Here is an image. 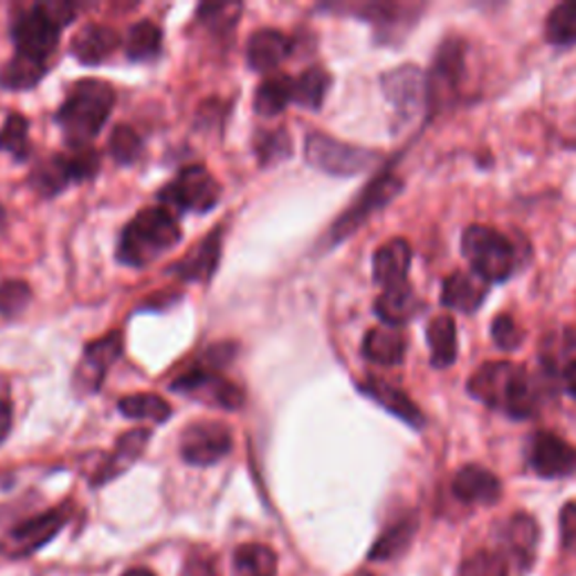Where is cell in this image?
Wrapping results in <instances>:
<instances>
[{
  "instance_id": "6da1fadb",
  "label": "cell",
  "mask_w": 576,
  "mask_h": 576,
  "mask_svg": "<svg viewBox=\"0 0 576 576\" xmlns=\"http://www.w3.org/2000/svg\"><path fill=\"white\" fill-rule=\"evenodd\" d=\"M469 395L511 419H530L541 406V392L530 371L511 360H491L475 369Z\"/></svg>"
},
{
  "instance_id": "7a4b0ae2",
  "label": "cell",
  "mask_w": 576,
  "mask_h": 576,
  "mask_svg": "<svg viewBox=\"0 0 576 576\" xmlns=\"http://www.w3.org/2000/svg\"><path fill=\"white\" fill-rule=\"evenodd\" d=\"M180 241V226L176 214L167 208H147L132 223L124 228L119 237L117 258L124 266L145 269L160 254L176 248Z\"/></svg>"
},
{
  "instance_id": "3957f363",
  "label": "cell",
  "mask_w": 576,
  "mask_h": 576,
  "mask_svg": "<svg viewBox=\"0 0 576 576\" xmlns=\"http://www.w3.org/2000/svg\"><path fill=\"white\" fill-rule=\"evenodd\" d=\"M115 104V91L102 80H82L61 104L56 119L71 147H86L102 132Z\"/></svg>"
},
{
  "instance_id": "277c9868",
  "label": "cell",
  "mask_w": 576,
  "mask_h": 576,
  "mask_svg": "<svg viewBox=\"0 0 576 576\" xmlns=\"http://www.w3.org/2000/svg\"><path fill=\"white\" fill-rule=\"evenodd\" d=\"M73 3H41L30 8L12 28L17 52L43 61L54 52L61 30L75 21Z\"/></svg>"
},
{
  "instance_id": "5b68a950",
  "label": "cell",
  "mask_w": 576,
  "mask_h": 576,
  "mask_svg": "<svg viewBox=\"0 0 576 576\" xmlns=\"http://www.w3.org/2000/svg\"><path fill=\"white\" fill-rule=\"evenodd\" d=\"M462 252L473 273L486 284L504 282L519 266V248L489 226H471L462 234Z\"/></svg>"
},
{
  "instance_id": "8992f818",
  "label": "cell",
  "mask_w": 576,
  "mask_h": 576,
  "mask_svg": "<svg viewBox=\"0 0 576 576\" xmlns=\"http://www.w3.org/2000/svg\"><path fill=\"white\" fill-rule=\"evenodd\" d=\"M467 71V43L460 36H446L432 59L428 86V113H439L451 106L460 93Z\"/></svg>"
},
{
  "instance_id": "52a82bcc",
  "label": "cell",
  "mask_w": 576,
  "mask_h": 576,
  "mask_svg": "<svg viewBox=\"0 0 576 576\" xmlns=\"http://www.w3.org/2000/svg\"><path fill=\"white\" fill-rule=\"evenodd\" d=\"M221 197V185L217 178L203 167L191 165L182 169L176 180H171L167 187L160 189V203L169 212H197L206 214L217 208Z\"/></svg>"
},
{
  "instance_id": "ba28073f",
  "label": "cell",
  "mask_w": 576,
  "mask_h": 576,
  "mask_svg": "<svg viewBox=\"0 0 576 576\" xmlns=\"http://www.w3.org/2000/svg\"><path fill=\"white\" fill-rule=\"evenodd\" d=\"M304 156L313 167L332 176H358L380 160L374 149L347 145L320 132L306 136Z\"/></svg>"
},
{
  "instance_id": "9c48e42d",
  "label": "cell",
  "mask_w": 576,
  "mask_h": 576,
  "mask_svg": "<svg viewBox=\"0 0 576 576\" xmlns=\"http://www.w3.org/2000/svg\"><path fill=\"white\" fill-rule=\"evenodd\" d=\"M404 189V180L392 174V171H383L380 176H376L367 187L363 195L358 197V201L334 223L332 228V241L338 243L347 237H352L376 210L386 208L392 199H397Z\"/></svg>"
},
{
  "instance_id": "30bf717a",
  "label": "cell",
  "mask_w": 576,
  "mask_h": 576,
  "mask_svg": "<svg viewBox=\"0 0 576 576\" xmlns=\"http://www.w3.org/2000/svg\"><path fill=\"white\" fill-rule=\"evenodd\" d=\"M171 390L187 399L221 410H239L243 406V392L234 383L206 367L182 374L178 380L171 383Z\"/></svg>"
},
{
  "instance_id": "8fae6325",
  "label": "cell",
  "mask_w": 576,
  "mask_h": 576,
  "mask_svg": "<svg viewBox=\"0 0 576 576\" xmlns=\"http://www.w3.org/2000/svg\"><path fill=\"white\" fill-rule=\"evenodd\" d=\"M232 451V432L219 421H197L180 434V455L187 464L210 467Z\"/></svg>"
},
{
  "instance_id": "7c38bea8",
  "label": "cell",
  "mask_w": 576,
  "mask_h": 576,
  "mask_svg": "<svg viewBox=\"0 0 576 576\" xmlns=\"http://www.w3.org/2000/svg\"><path fill=\"white\" fill-rule=\"evenodd\" d=\"M383 95L392 104L401 122L415 119L417 113L428 108V86L426 73L417 66H399L380 77Z\"/></svg>"
},
{
  "instance_id": "4fadbf2b",
  "label": "cell",
  "mask_w": 576,
  "mask_h": 576,
  "mask_svg": "<svg viewBox=\"0 0 576 576\" xmlns=\"http://www.w3.org/2000/svg\"><path fill=\"white\" fill-rule=\"evenodd\" d=\"M71 519V504H61L54 506L45 514L25 521L23 525L14 527L12 532L6 534L3 543H0V549L8 556H28L32 552H36L39 547H43L45 543H50L56 532L69 523Z\"/></svg>"
},
{
  "instance_id": "5bb4252c",
  "label": "cell",
  "mask_w": 576,
  "mask_h": 576,
  "mask_svg": "<svg viewBox=\"0 0 576 576\" xmlns=\"http://www.w3.org/2000/svg\"><path fill=\"white\" fill-rule=\"evenodd\" d=\"M122 349H124L122 332H111L86 347L73 380L77 395H93L102 388L104 376L108 374L113 363L122 356Z\"/></svg>"
},
{
  "instance_id": "9a60e30c",
  "label": "cell",
  "mask_w": 576,
  "mask_h": 576,
  "mask_svg": "<svg viewBox=\"0 0 576 576\" xmlns=\"http://www.w3.org/2000/svg\"><path fill=\"white\" fill-rule=\"evenodd\" d=\"M530 464L545 480L569 478L576 473V446L554 432L541 430L530 443Z\"/></svg>"
},
{
  "instance_id": "2e32d148",
  "label": "cell",
  "mask_w": 576,
  "mask_h": 576,
  "mask_svg": "<svg viewBox=\"0 0 576 576\" xmlns=\"http://www.w3.org/2000/svg\"><path fill=\"white\" fill-rule=\"evenodd\" d=\"M349 12L358 14L363 21L371 23L376 28V34L380 41H386L388 36L395 34H406L423 12V6H412V3H360L352 6Z\"/></svg>"
},
{
  "instance_id": "e0dca14e",
  "label": "cell",
  "mask_w": 576,
  "mask_h": 576,
  "mask_svg": "<svg viewBox=\"0 0 576 576\" xmlns=\"http://www.w3.org/2000/svg\"><path fill=\"white\" fill-rule=\"evenodd\" d=\"M412 266V248L406 239H390L374 252V282L383 289L408 284V273Z\"/></svg>"
},
{
  "instance_id": "ac0fdd59",
  "label": "cell",
  "mask_w": 576,
  "mask_h": 576,
  "mask_svg": "<svg viewBox=\"0 0 576 576\" xmlns=\"http://www.w3.org/2000/svg\"><path fill=\"white\" fill-rule=\"evenodd\" d=\"M358 388H360L363 395H367L380 408H386L390 415H395L401 421H406L410 428L421 430L426 426V415L421 412V408L404 390L390 386V383L371 376L365 383H360Z\"/></svg>"
},
{
  "instance_id": "d6986e66",
  "label": "cell",
  "mask_w": 576,
  "mask_h": 576,
  "mask_svg": "<svg viewBox=\"0 0 576 576\" xmlns=\"http://www.w3.org/2000/svg\"><path fill=\"white\" fill-rule=\"evenodd\" d=\"M453 495L464 502V504H495L502 495V484L498 480L495 473L478 467V464H469L462 467L455 478H453Z\"/></svg>"
},
{
  "instance_id": "ffe728a7",
  "label": "cell",
  "mask_w": 576,
  "mask_h": 576,
  "mask_svg": "<svg viewBox=\"0 0 576 576\" xmlns=\"http://www.w3.org/2000/svg\"><path fill=\"white\" fill-rule=\"evenodd\" d=\"M149 439H151V430H147V428H136V430L124 432L115 443V451L100 467L93 484L95 486L106 484V482L115 480L117 475H122L124 471H129L132 464H136L140 460V455L145 453Z\"/></svg>"
},
{
  "instance_id": "44dd1931",
  "label": "cell",
  "mask_w": 576,
  "mask_h": 576,
  "mask_svg": "<svg viewBox=\"0 0 576 576\" xmlns=\"http://www.w3.org/2000/svg\"><path fill=\"white\" fill-rule=\"evenodd\" d=\"M291 39L273 28L254 32L245 45V56L250 69L260 71V73H269L275 71L280 63H284L291 54Z\"/></svg>"
},
{
  "instance_id": "7402d4cb",
  "label": "cell",
  "mask_w": 576,
  "mask_h": 576,
  "mask_svg": "<svg viewBox=\"0 0 576 576\" xmlns=\"http://www.w3.org/2000/svg\"><path fill=\"white\" fill-rule=\"evenodd\" d=\"M486 295L489 284L475 273L464 271L448 275L441 286V304L460 313H475L486 300Z\"/></svg>"
},
{
  "instance_id": "603a6c76",
  "label": "cell",
  "mask_w": 576,
  "mask_h": 576,
  "mask_svg": "<svg viewBox=\"0 0 576 576\" xmlns=\"http://www.w3.org/2000/svg\"><path fill=\"white\" fill-rule=\"evenodd\" d=\"M219 260H221V234L219 230H214L199 245H195V250L185 254L180 262H176L169 271L185 282H208L214 275Z\"/></svg>"
},
{
  "instance_id": "cb8c5ba5",
  "label": "cell",
  "mask_w": 576,
  "mask_h": 576,
  "mask_svg": "<svg viewBox=\"0 0 576 576\" xmlns=\"http://www.w3.org/2000/svg\"><path fill=\"white\" fill-rule=\"evenodd\" d=\"M419 308H421V302H419L417 293L412 291L410 282L383 289V293L374 302V313L378 315L380 323L388 327H397V329L408 325L410 320L419 313Z\"/></svg>"
},
{
  "instance_id": "d4e9b609",
  "label": "cell",
  "mask_w": 576,
  "mask_h": 576,
  "mask_svg": "<svg viewBox=\"0 0 576 576\" xmlns=\"http://www.w3.org/2000/svg\"><path fill=\"white\" fill-rule=\"evenodd\" d=\"M538 545V525L527 514H516L504 527V554L514 561L519 569H527L534 563Z\"/></svg>"
},
{
  "instance_id": "484cf974",
  "label": "cell",
  "mask_w": 576,
  "mask_h": 576,
  "mask_svg": "<svg viewBox=\"0 0 576 576\" xmlns=\"http://www.w3.org/2000/svg\"><path fill=\"white\" fill-rule=\"evenodd\" d=\"M119 45V36L113 28L91 23L77 32V36L71 43V52L84 66H97V63L106 61L115 48Z\"/></svg>"
},
{
  "instance_id": "4316f807",
  "label": "cell",
  "mask_w": 576,
  "mask_h": 576,
  "mask_svg": "<svg viewBox=\"0 0 576 576\" xmlns=\"http://www.w3.org/2000/svg\"><path fill=\"white\" fill-rule=\"evenodd\" d=\"M406 336L401 329L397 327H388V325H380L374 327L365 334L363 341V356L369 363L376 365H386V367H395L401 365L406 358Z\"/></svg>"
},
{
  "instance_id": "83f0119b",
  "label": "cell",
  "mask_w": 576,
  "mask_h": 576,
  "mask_svg": "<svg viewBox=\"0 0 576 576\" xmlns=\"http://www.w3.org/2000/svg\"><path fill=\"white\" fill-rule=\"evenodd\" d=\"M71 182H75V174L69 154H52L50 158L34 165L30 174V185L45 199L56 197Z\"/></svg>"
},
{
  "instance_id": "f1b7e54d",
  "label": "cell",
  "mask_w": 576,
  "mask_h": 576,
  "mask_svg": "<svg viewBox=\"0 0 576 576\" xmlns=\"http://www.w3.org/2000/svg\"><path fill=\"white\" fill-rule=\"evenodd\" d=\"M426 336L432 367L446 369L458 360V325L451 315H437L428 325Z\"/></svg>"
},
{
  "instance_id": "f546056e",
  "label": "cell",
  "mask_w": 576,
  "mask_h": 576,
  "mask_svg": "<svg viewBox=\"0 0 576 576\" xmlns=\"http://www.w3.org/2000/svg\"><path fill=\"white\" fill-rule=\"evenodd\" d=\"M45 75H48V63L17 52L6 66L0 69V86L8 91H28L36 86Z\"/></svg>"
},
{
  "instance_id": "4dcf8cb0",
  "label": "cell",
  "mask_w": 576,
  "mask_h": 576,
  "mask_svg": "<svg viewBox=\"0 0 576 576\" xmlns=\"http://www.w3.org/2000/svg\"><path fill=\"white\" fill-rule=\"evenodd\" d=\"M234 576H277V556L260 543L241 545L232 558Z\"/></svg>"
},
{
  "instance_id": "1f68e13d",
  "label": "cell",
  "mask_w": 576,
  "mask_h": 576,
  "mask_svg": "<svg viewBox=\"0 0 576 576\" xmlns=\"http://www.w3.org/2000/svg\"><path fill=\"white\" fill-rule=\"evenodd\" d=\"M293 102V80L286 75H273L254 93V113L275 117Z\"/></svg>"
},
{
  "instance_id": "d6a6232c",
  "label": "cell",
  "mask_w": 576,
  "mask_h": 576,
  "mask_svg": "<svg viewBox=\"0 0 576 576\" xmlns=\"http://www.w3.org/2000/svg\"><path fill=\"white\" fill-rule=\"evenodd\" d=\"M521 572L502 549H480L462 561L458 576H516Z\"/></svg>"
},
{
  "instance_id": "836d02e7",
  "label": "cell",
  "mask_w": 576,
  "mask_h": 576,
  "mask_svg": "<svg viewBox=\"0 0 576 576\" xmlns=\"http://www.w3.org/2000/svg\"><path fill=\"white\" fill-rule=\"evenodd\" d=\"M417 534V521L415 519H401L399 523H395L392 527H388L386 532L380 534V538L374 543L369 558L371 561H390L399 554H404L412 538Z\"/></svg>"
},
{
  "instance_id": "e575fe53",
  "label": "cell",
  "mask_w": 576,
  "mask_h": 576,
  "mask_svg": "<svg viewBox=\"0 0 576 576\" xmlns=\"http://www.w3.org/2000/svg\"><path fill=\"white\" fill-rule=\"evenodd\" d=\"M329 86L332 77L323 69H308L297 80H293V102L302 108L317 111L323 106Z\"/></svg>"
},
{
  "instance_id": "d590c367",
  "label": "cell",
  "mask_w": 576,
  "mask_h": 576,
  "mask_svg": "<svg viewBox=\"0 0 576 576\" xmlns=\"http://www.w3.org/2000/svg\"><path fill=\"white\" fill-rule=\"evenodd\" d=\"M117 408L126 419H136V421L165 423L171 417V406L158 395H132L122 399Z\"/></svg>"
},
{
  "instance_id": "8d00e7d4",
  "label": "cell",
  "mask_w": 576,
  "mask_h": 576,
  "mask_svg": "<svg viewBox=\"0 0 576 576\" xmlns=\"http://www.w3.org/2000/svg\"><path fill=\"white\" fill-rule=\"evenodd\" d=\"M545 39L558 48L576 43V0H567L547 14Z\"/></svg>"
},
{
  "instance_id": "74e56055",
  "label": "cell",
  "mask_w": 576,
  "mask_h": 576,
  "mask_svg": "<svg viewBox=\"0 0 576 576\" xmlns=\"http://www.w3.org/2000/svg\"><path fill=\"white\" fill-rule=\"evenodd\" d=\"M163 32L154 21H140L129 30L126 36V54L136 61L154 59L160 52Z\"/></svg>"
},
{
  "instance_id": "f35d334b",
  "label": "cell",
  "mask_w": 576,
  "mask_h": 576,
  "mask_svg": "<svg viewBox=\"0 0 576 576\" xmlns=\"http://www.w3.org/2000/svg\"><path fill=\"white\" fill-rule=\"evenodd\" d=\"M30 124L21 113H12L3 129H0V151L14 156L17 160H25L30 156Z\"/></svg>"
},
{
  "instance_id": "ab89813d",
  "label": "cell",
  "mask_w": 576,
  "mask_h": 576,
  "mask_svg": "<svg viewBox=\"0 0 576 576\" xmlns=\"http://www.w3.org/2000/svg\"><path fill=\"white\" fill-rule=\"evenodd\" d=\"M143 151H145V145L129 124L115 126L113 134H111V140H108V154L113 156L115 163L134 165V163L140 160Z\"/></svg>"
},
{
  "instance_id": "60d3db41",
  "label": "cell",
  "mask_w": 576,
  "mask_h": 576,
  "mask_svg": "<svg viewBox=\"0 0 576 576\" xmlns=\"http://www.w3.org/2000/svg\"><path fill=\"white\" fill-rule=\"evenodd\" d=\"M254 151H258L260 165L271 167L286 160L293 154V147L286 129H275V132H262L258 136V140H254Z\"/></svg>"
},
{
  "instance_id": "b9f144b4",
  "label": "cell",
  "mask_w": 576,
  "mask_h": 576,
  "mask_svg": "<svg viewBox=\"0 0 576 576\" xmlns=\"http://www.w3.org/2000/svg\"><path fill=\"white\" fill-rule=\"evenodd\" d=\"M32 302V289L21 280H8L0 284V315L14 317Z\"/></svg>"
},
{
  "instance_id": "7bdbcfd3",
  "label": "cell",
  "mask_w": 576,
  "mask_h": 576,
  "mask_svg": "<svg viewBox=\"0 0 576 576\" xmlns=\"http://www.w3.org/2000/svg\"><path fill=\"white\" fill-rule=\"evenodd\" d=\"M491 338L500 349L516 352L523 345L525 334L521 332L514 317H511L509 313H500L493 317V323H491Z\"/></svg>"
},
{
  "instance_id": "ee69618b",
  "label": "cell",
  "mask_w": 576,
  "mask_h": 576,
  "mask_svg": "<svg viewBox=\"0 0 576 576\" xmlns=\"http://www.w3.org/2000/svg\"><path fill=\"white\" fill-rule=\"evenodd\" d=\"M576 347V334L572 329H563V332H554L545 343H543V360L545 365L554 371L561 360L565 358V354L569 349Z\"/></svg>"
},
{
  "instance_id": "f6af8a7d",
  "label": "cell",
  "mask_w": 576,
  "mask_h": 576,
  "mask_svg": "<svg viewBox=\"0 0 576 576\" xmlns=\"http://www.w3.org/2000/svg\"><path fill=\"white\" fill-rule=\"evenodd\" d=\"M69 158H71V167H73V174H75V182L88 180L100 171V156L91 145L73 147Z\"/></svg>"
},
{
  "instance_id": "bcb514c9",
  "label": "cell",
  "mask_w": 576,
  "mask_h": 576,
  "mask_svg": "<svg viewBox=\"0 0 576 576\" xmlns=\"http://www.w3.org/2000/svg\"><path fill=\"white\" fill-rule=\"evenodd\" d=\"M241 12V6H203L199 10V19L208 25H232L237 21V14Z\"/></svg>"
},
{
  "instance_id": "7dc6e473",
  "label": "cell",
  "mask_w": 576,
  "mask_h": 576,
  "mask_svg": "<svg viewBox=\"0 0 576 576\" xmlns=\"http://www.w3.org/2000/svg\"><path fill=\"white\" fill-rule=\"evenodd\" d=\"M561 543L576 554V502H567L561 511Z\"/></svg>"
},
{
  "instance_id": "c3c4849f",
  "label": "cell",
  "mask_w": 576,
  "mask_h": 576,
  "mask_svg": "<svg viewBox=\"0 0 576 576\" xmlns=\"http://www.w3.org/2000/svg\"><path fill=\"white\" fill-rule=\"evenodd\" d=\"M10 430H12V404L6 397H0V443L8 439Z\"/></svg>"
},
{
  "instance_id": "681fc988",
  "label": "cell",
  "mask_w": 576,
  "mask_h": 576,
  "mask_svg": "<svg viewBox=\"0 0 576 576\" xmlns=\"http://www.w3.org/2000/svg\"><path fill=\"white\" fill-rule=\"evenodd\" d=\"M212 558H191L187 563V576H214Z\"/></svg>"
},
{
  "instance_id": "f907efd6",
  "label": "cell",
  "mask_w": 576,
  "mask_h": 576,
  "mask_svg": "<svg viewBox=\"0 0 576 576\" xmlns=\"http://www.w3.org/2000/svg\"><path fill=\"white\" fill-rule=\"evenodd\" d=\"M563 388L569 397L576 399V358L563 367Z\"/></svg>"
},
{
  "instance_id": "816d5d0a",
  "label": "cell",
  "mask_w": 576,
  "mask_h": 576,
  "mask_svg": "<svg viewBox=\"0 0 576 576\" xmlns=\"http://www.w3.org/2000/svg\"><path fill=\"white\" fill-rule=\"evenodd\" d=\"M122 576H156V574L151 569H147V567H134L129 572H124Z\"/></svg>"
},
{
  "instance_id": "f5cc1de1",
  "label": "cell",
  "mask_w": 576,
  "mask_h": 576,
  "mask_svg": "<svg viewBox=\"0 0 576 576\" xmlns=\"http://www.w3.org/2000/svg\"><path fill=\"white\" fill-rule=\"evenodd\" d=\"M6 223H8V214H6V208L0 206V230L6 228Z\"/></svg>"
},
{
  "instance_id": "db71d44e",
  "label": "cell",
  "mask_w": 576,
  "mask_h": 576,
  "mask_svg": "<svg viewBox=\"0 0 576 576\" xmlns=\"http://www.w3.org/2000/svg\"><path fill=\"white\" fill-rule=\"evenodd\" d=\"M363 576H374V574H363Z\"/></svg>"
}]
</instances>
